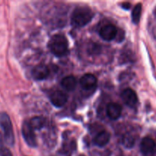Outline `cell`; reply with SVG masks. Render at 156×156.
I'll return each mask as SVG.
<instances>
[{"label":"cell","instance_id":"obj_1","mask_svg":"<svg viewBox=\"0 0 156 156\" xmlns=\"http://www.w3.org/2000/svg\"><path fill=\"white\" fill-rule=\"evenodd\" d=\"M94 14L90 9L80 6L73 10L71 15V24L75 27H82L87 25L93 19Z\"/></svg>","mask_w":156,"mask_h":156},{"label":"cell","instance_id":"obj_2","mask_svg":"<svg viewBox=\"0 0 156 156\" xmlns=\"http://www.w3.org/2000/svg\"><path fill=\"white\" fill-rule=\"evenodd\" d=\"M48 47L50 52L56 56H64L68 52V43L62 34H55L50 39Z\"/></svg>","mask_w":156,"mask_h":156},{"label":"cell","instance_id":"obj_3","mask_svg":"<svg viewBox=\"0 0 156 156\" xmlns=\"http://www.w3.org/2000/svg\"><path fill=\"white\" fill-rule=\"evenodd\" d=\"M0 127L2 129L5 142L9 146H13L15 143L13 127L10 117L6 112H0Z\"/></svg>","mask_w":156,"mask_h":156},{"label":"cell","instance_id":"obj_4","mask_svg":"<svg viewBox=\"0 0 156 156\" xmlns=\"http://www.w3.org/2000/svg\"><path fill=\"white\" fill-rule=\"evenodd\" d=\"M21 133H22L23 138H24L25 143L30 147H36L37 141L35 132H34V129L30 126L28 122L24 121L23 123Z\"/></svg>","mask_w":156,"mask_h":156},{"label":"cell","instance_id":"obj_5","mask_svg":"<svg viewBox=\"0 0 156 156\" xmlns=\"http://www.w3.org/2000/svg\"><path fill=\"white\" fill-rule=\"evenodd\" d=\"M99 34L104 41H110L116 38V37L117 36L118 30L113 24H106L101 27Z\"/></svg>","mask_w":156,"mask_h":156},{"label":"cell","instance_id":"obj_6","mask_svg":"<svg viewBox=\"0 0 156 156\" xmlns=\"http://www.w3.org/2000/svg\"><path fill=\"white\" fill-rule=\"evenodd\" d=\"M50 101L54 106L61 108L67 101V95L64 91L56 90L50 94Z\"/></svg>","mask_w":156,"mask_h":156},{"label":"cell","instance_id":"obj_7","mask_svg":"<svg viewBox=\"0 0 156 156\" xmlns=\"http://www.w3.org/2000/svg\"><path fill=\"white\" fill-rule=\"evenodd\" d=\"M122 101L128 107H134L137 104L138 98L136 93L131 88H125L121 94Z\"/></svg>","mask_w":156,"mask_h":156},{"label":"cell","instance_id":"obj_8","mask_svg":"<svg viewBox=\"0 0 156 156\" xmlns=\"http://www.w3.org/2000/svg\"><path fill=\"white\" fill-rule=\"evenodd\" d=\"M156 143L153 139L151 137L146 136L142 139L140 143V150L142 154L145 155H148L149 154L152 153L155 149Z\"/></svg>","mask_w":156,"mask_h":156},{"label":"cell","instance_id":"obj_9","mask_svg":"<svg viewBox=\"0 0 156 156\" xmlns=\"http://www.w3.org/2000/svg\"><path fill=\"white\" fill-rule=\"evenodd\" d=\"M32 75L35 80H44L49 75L48 67L44 64L36 66L32 70Z\"/></svg>","mask_w":156,"mask_h":156},{"label":"cell","instance_id":"obj_10","mask_svg":"<svg viewBox=\"0 0 156 156\" xmlns=\"http://www.w3.org/2000/svg\"><path fill=\"white\" fill-rule=\"evenodd\" d=\"M97 82V79L93 76V74L87 73L83 76L80 80V84L81 87L86 90H90L91 88H94Z\"/></svg>","mask_w":156,"mask_h":156},{"label":"cell","instance_id":"obj_11","mask_svg":"<svg viewBox=\"0 0 156 156\" xmlns=\"http://www.w3.org/2000/svg\"><path fill=\"white\" fill-rule=\"evenodd\" d=\"M106 114L111 120H117L122 114L121 106L116 103L109 104L106 108Z\"/></svg>","mask_w":156,"mask_h":156},{"label":"cell","instance_id":"obj_12","mask_svg":"<svg viewBox=\"0 0 156 156\" xmlns=\"http://www.w3.org/2000/svg\"><path fill=\"white\" fill-rule=\"evenodd\" d=\"M110 134L107 131L103 130L100 131V132L96 134L94 140H93V143L96 146H99V147H102V146H105L110 142Z\"/></svg>","mask_w":156,"mask_h":156},{"label":"cell","instance_id":"obj_13","mask_svg":"<svg viewBox=\"0 0 156 156\" xmlns=\"http://www.w3.org/2000/svg\"><path fill=\"white\" fill-rule=\"evenodd\" d=\"M61 85L67 91H73L76 85V81L73 76H68L64 77L61 81Z\"/></svg>","mask_w":156,"mask_h":156},{"label":"cell","instance_id":"obj_14","mask_svg":"<svg viewBox=\"0 0 156 156\" xmlns=\"http://www.w3.org/2000/svg\"><path fill=\"white\" fill-rule=\"evenodd\" d=\"M45 119L44 117H32L28 123L32 129L35 130V129H41V128L44 127V126L45 125Z\"/></svg>","mask_w":156,"mask_h":156},{"label":"cell","instance_id":"obj_15","mask_svg":"<svg viewBox=\"0 0 156 156\" xmlns=\"http://www.w3.org/2000/svg\"><path fill=\"white\" fill-rule=\"evenodd\" d=\"M141 15H142V4H137L133 9L132 12V20L135 24H137L140 21Z\"/></svg>","mask_w":156,"mask_h":156},{"label":"cell","instance_id":"obj_16","mask_svg":"<svg viewBox=\"0 0 156 156\" xmlns=\"http://www.w3.org/2000/svg\"><path fill=\"white\" fill-rule=\"evenodd\" d=\"M0 156H12L10 150L4 146V142L1 133H0Z\"/></svg>","mask_w":156,"mask_h":156},{"label":"cell","instance_id":"obj_17","mask_svg":"<svg viewBox=\"0 0 156 156\" xmlns=\"http://www.w3.org/2000/svg\"><path fill=\"white\" fill-rule=\"evenodd\" d=\"M122 144L125 148H132L135 144V140L131 136H125L122 140Z\"/></svg>","mask_w":156,"mask_h":156},{"label":"cell","instance_id":"obj_18","mask_svg":"<svg viewBox=\"0 0 156 156\" xmlns=\"http://www.w3.org/2000/svg\"><path fill=\"white\" fill-rule=\"evenodd\" d=\"M121 6H122V9H125V10H128V9H130V6H131V5H130L129 2H124L121 5Z\"/></svg>","mask_w":156,"mask_h":156}]
</instances>
